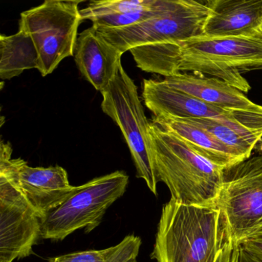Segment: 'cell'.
<instances>
[{"label":"cell","instance_id":"1","mask_svg":"<svg viewBox=\"0 0 262 262\" xmlns=\"http://www.w3.org/2000/svg\"><path fill=\"white\" fill-rule=\"evenodd\" d=\"M242 247L217 202L163 205L151 258L157 262H241Z\"/></svg>","mask_w":262,"mask_h":262},{"label":"cell","instance_id":"2","mask_svg":"<svg viewBox=\"0 0 262 262\" xmlns=\"http://www.w3.org/2000/svg\"><path fill=\"white\" fill-rule=\"evenodd\" d=\"M149 133L158 179L167 185L171 199L185 205L216 203L225 169L198 154L177 135L152 122Z\"/></svg>","mask_w":262,"mask_h":262},{"label":"cell","instance_id":"3","mask_svg":"<svg viewBox=\"0 0 262 262\" xmlns=\"http://www.w3.org/2000/svg\"><path fill=\"white\" fill-rule=\"evenodd\" d=\"M179 73L209 76L247 93L249 83L240 70L262 67V32L248 36H200L180 42Z\"/></svg>","mask_w":262,"mask_h":262},{"label":"cell","instance_id":"4","mask_svg":"<svg viewBox=\"0 0 262 262\" xmlns=\"http://www.w3.org/2000/svg\"><path fill=\"white\" fill-rule=\"evenodd\" d=\"M129 177L123 171L96 178L80 186L41 219V237L62 241L81 228L99 226L107 209L126 191Z\"/></svg>","mask_w":262,"mask_h":262},{"label":"cell","instance_id":"5","mask_svg":"<svg viewBox=\"0 0 262 262\" xmlns=\"http://www.w3.org/2000/svg\"><path fill=\"white\" fill-rule=\"evenodd\" d=\"M101 93L102 111L120 128L136 166V176L144 179L150 191L157 195L159 181L151 153L150 123L137 86L122 65L111 83Z\"/></svg>","mask_w":262,"mask_h":262},{"label":"cell","instance_id":"6","mask_svg":"<svg viewBox=\"0 0 262 262\" xmlns=\"http://www.w3.org/2000/svg\"><path fill=\"white\" fill-rule=\"evenodd\" d=\"M210 11V1L173 0L166 10L136 25L116 30L96 29L125 53L136 47L179 43L203 36Z\"/></svg>","mask_w":262,"mask_h":262},{"label":"cell","instance_id":"7","mask_svg":"<svg viewBox=\"0 0 262 262\" xmlns=\"http://www.w3.org/2000/svg\"><path fill=\"white\" fill-rule=\"evenodd\" d=\"M79 0H47L23 12L19 29L34 42L42 76L51 74L66 58L74 56L78 28L82 22Z\"/></svg>","mask_w":262,"mask_h":262},{"label":"cell","instance_id":"8","mask_svg":"<svg viewBox=\"0 0 262 262\" xmlns=\"http://www.w3.org/2000/svg\"><path fill=\"white\" fill-rule=\"evenodd\" d=\"M257 154L224 171L217 204L239 245L262 234V142Z\"/></svg>","mask_w":262,"mask_h":262},{"label":"cell","instance_id":"9","mask_svg":"<svg viewBox=\"0 0 262 262\" xmlns=\"http://www.w3.org/2000/svg\"><path fill=\"white\" fill-rule=\"evenodd\" d=\"M145 105L155 116L181 119H212L222 122L253 142L262 141V110L231 111L207 103L194 96L171 88L162 81L144 79Z\"/></svg>","mask_w":262,"mask_h":262},{"label":"cell","instance_id":"10","mask_svg":"<svg viewBox=\"0 0 262 262\" xmlns=\"http://www.w3.org/2000/svg\"><path fill=\"white\" fill-rule=\"evenodd\" d=\"M41 237V219L13 178L0 169V262L28 257Z\"/></svg>","mask_w":262,"mask_h":262},{"label":"cell","instance_id":"11","mask_svg":"<svg viewBox=\"0 0 262 262\" xmlns=\"http://www.w3.org/2000/svg\"><path fill=\"white\" fill-rule=\"evenodd\" d=\"M0 169L7 171L33 207L39 219L59 206L75 189L61 166H30L22 159H12L10 143L1 142Z\"/></svg>","mask_w":262,"mask_h":262},{"label":"cell","instance_id":"12","mask_svg":"<svg viewBox=\"0 0 262 262\" xmlns=\"http://www.w3.org/2000/svg\"><path fill=\"white\" fill-rule=\"evenodd\" d=\"M121 53L93 26L78 35L74 50L79 72L97 91L102 93L122 65Z\"/></svg>","mask_w":262,"mask_h":262},{"label":"cell","instance_id":"13","mask_svg":"<svg viewBox=\"0 0 262 262\" xmlns=\"http://www.w3.org/2000/svg\"><path fill=\"white\" fill-rule=\"evenodd\" d=\"M203 36H248L260 30L262 0H213Z\"/></svg>","mask_w":262,"mask_h":262},{"label":"cell","instance_id":"14","mask_svg":"<svg viewBox=\"0 0 262 262\" xmlns=\"http://www.w3.org/2000/svg\"><path fill=\"white\" fill-rule=\"evenodd\" d=\"M162 82L171 88L224 110L241 112L262 110L261 105L251 102L240 90L216 78L180 73L164 78Z\"/></svg>","mask_w":262,"mask_h":262},{"label":"cell","instance_id":"15","mask_svg":"<svg viewBox=\"0 0 262 262\" xmlns=\"http://www.w3.org/2000/svg\"><path fill=\"white\" fill-rule=\"evenodd\" d=\"M151 122L177 135L198 154L224 169L245 160L211 133L186 119L159 116H154Z\"/></svg>","mask_w":262,"mask_h":262},{"label":"cell","instance_id":"16","mask_svg":"<svg viewBox=\"0 0 262 262\" xmlns=\"http://www.w3.org/2000/svg\"><path fill=\"white\" fill-rule=\"evenodd\" d=\"M0 78L10 80L25 70L39 69V58L33 39L25 30L0 36Z\"/></svg>","mask_w":262,"mask_h":262},{"label":"cell","instance_id":"17","mask_svg":"<svg viewBox=\"0 0 262 262\" xmlns=\"http://www.w3.org/2000/svg\"><path fill=\"white\" fill-rule=\"evenodd\" d=\"M141 246L140 237L128 234L115 246L70 253L51 257L47 262H138Z\"/></svg>","mask_w":262,"mask_h":262},{"label":"cell","instance_id":"18","mask_svg":"<svg viewBox=\"0 0 262 262\" xmlns=\"http://www.w3.org/2000/svg\"><path fill=\"white\" fill-rule=\"evenodd\" d=\"M188 122L201 127L211 133L221 142L237 151L244 159H249L254 150L257 149L260 142H253L236 131L234 128L212 119H186Z\"/></svg>","mask_w":262,"mask_h":262},{"label":"cell","instance_id":"19","mask_svg":"<svg viewBox=\"0 0 262 262\" xmlns=\"http://www.w3.org/2000/svg\"><path fill=\"white\" fill-rule=\"evenodd\" d=\"M158 0H98L92 1L86 8L80 10L82 20L98 16L123 14L129 12L151 8Z\"/></svg>","mask_w":262,"mask_h":262},{"label":"cell","instance_id":"20","mask_svg":"<svg viewBox=\"0 0 262 262\" xmlns=\"http://www.w3.org/2000/svg\"><path fill=\"white\" fill-rule=\"evenodd\" d=\"M241 247L247 254L257 261L262 262V234L244 241L241 244Z\"/></svg>","mask_w":262,"mask_h":262},{"label":"cell","instance_id":"21","mask_svg":"<svg viewBox=\"0 0 262 262\" xmlns=\"http://www.w3.org/2000/svg\"><path fill=\"white\" fill-rule=\"evenodd\" d=\"M241 262H259L254 257H251L249 254H247L245 251L242 249V257H241Z\"/></svg>","mask_w":262,"mask_h":262},{"label":"cell","instance_id":"22","mask_svg":"<svg viewBox=\"0 0 262 262\" xmlns=\"http://www.w3.org/2000/svg\"><path fill=\"white\" fill-rule=\"evenodd\" d=\"M260 30H261V32H262V25H261V27H260Z\"/></svg>","mask_w":262,"mask_h":262}]
</instances>
